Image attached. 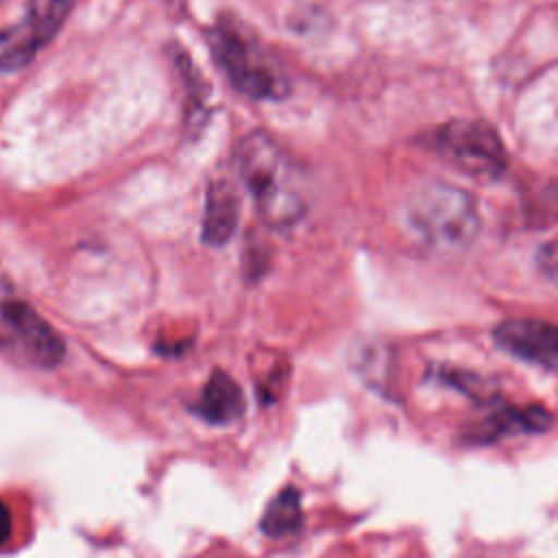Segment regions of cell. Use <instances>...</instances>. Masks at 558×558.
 Listing matches in <instances>:
<instances>
[{"label":"cell","mask_w":558,"mask_h":558,"mask_svg":"<svg viewBox=\"0 0 558 558\" xmlns=\"http://www.w3.org/2000/svg\"><path fill=\"white\" fill-rule=\"evenodd\" d=\"M235 168L268 227L290 229L301 222L307 211L305 183L272 135L264 131L246 133L235 148Z\"/></svg>","instance_id":"obj_1"},{"label":"cell","mask_w":558,"mask_h":558,"mask_svg":"<svg viewBox=\"0 0 558 558\" xmlns=\"http://www.w3.org/2000/svg\"><path fill=\"white\" fill-rule=\"evenodd\" d=\"M205 37L214 61L242 96L281 100L290 94V78L248 28L231 17H220Z\"/></svg>","instance_id":"obj_2"},{"label":"cell","mask_w":558,"mask_h":558,"mask_svg":"<svg viewBox=\"0 0 558 558\" xmlns=\"http://www.w3.org/2000/svg\"><path fill=\"white\" fill-rule=\"evenodd\" d=\"M414 233L436 251H462L480 233L475 198L449 183H427L410 201L408 209Z\"/></svg>","instance_id":"obj_3"},{"label":"cell","mask_w":558,"mask_h":558,"mask_svg":"<svg viewBox=\"0 0 558 558\" xmlns=\"http://www.w3.org/2000/svg\"><path fill=\"white\" fill-rule=\"evenodd\" d=\"M0 351L33 368H54L65 355L57 329L4 279H0Z\"/></svg>","instance_id":"obj_4"},{"label":"cell","mask_w":558,"mask_h":558,"mask_svg":"<svg viewBox=\"0 0 558 558\" xmlns=\"http://www.w3.org/2000/svg\"><path fill=\"white\" fill-rule=\"evenodd\" d=\"M425 146L469 177L499 179L508 170V153L499 133L482 120H449L429 131Z\"/></svg>","instance_id":"obj_5"},{"label":"cell","mask_w":558,"mask_h":558,"mask_svg":"<svg viewBox=\"0 0 558 558\" xmlns=\"http://www.w3.org/2000/svg\"><path fill=\"white\" fill-rule=\"evenodd\" d=\"M74 0H28L24 15L0 28V72H17L57 37Z\"/></svg>","instance_id":"obj_6"},{"label":"cell","mask_w":558,"mask_h":558,"mask_svg":"<svg viewBox=\"0 0 558 558\" xmlns=\"http://www.w3.org/2000/svg\"><path fill=\"white\" fill-rule=\"evenodd\" d=\"M495 342L510 355L556 368L558 366V325L534 318L504 320L493 329Z\"/></svg>","instance_id":"obj_7"},{"label":"cell","mask_w":558,"mask_h":558,"mask_svg":"<svg viewBox=\"0 0 558 558\" xmlns=\"http://www.w3.org/2000/svg\"><path fill=\"white\" fill-rule=\"evenodd\" d=\"M549 425H551V414L543 405H536V403L525 408L501 405L495 412H490L480 425L471 427L469 438L488 442L508 434H541L549 429Z\"/></svg>","instance_id":"obj_8"},{"label":"cell","mask_w":558,"mask_h":558,"mask_svg":"<svg viewBox=\"0 0 558 558\" xmlns=\"http://www.w3.org/2000/svg\"><path fill=\"white\" fill-rule=\"evenodd\" d=\"M240 216V198L235 187L225 181H211L205 196V211H203V227L201 235L203 242L209 246H222L231 240Z\"/></svg>","instance_id":"obj_9"},{"label":"cell","mask_w":558,"mask_h":558,"mask_svg":"<svg viewBox=\"0 0 558 558\" xmlns=\"http://www.w3.org/2000/svg\"><path fill=\"white\" fill-rule=\"evenodd\" d=\"M244 392L240 384L225 371H214L205 381L201 397L194 405V412L214 425H227L242 416L244 412Z\"/></svg>","instance_id":"obj_10"},{"label":"cell","mask_w":558,"mask_h":558,"mask_svg":"<svg viewBox=\"0 0 558 558\" xmlns=\"http://www.w3.org/2000/svg\"><path fill=\"white\" fill-rule=\"evenodd\" d=\"M33 534V501L26 490L0 486V554L15 551Z\"/></svg>","instance_id":"obj_11"},{"label":"cell","mask_w":558,"mask_h":558,"mask_svg":"<svg viewBox=\"0 0 558 558\" xmlns=\"http://www.w3.org/2000/svg\"><path fill=\"white\" fill-rule=\"evenodd\" d=\"M303 510H301V495L296 488L286 486L266 508L262 517V532L268 538H283L301 527Z\"/></svg>","instance_id":"obj_12"},{"label":"cell","mask_w":558,"mask_h":558,"mask_svg":"<svg viewBox=\"0 0 558 558\" xmlns=\"http://www.w3.org/2000/svg\"><path fill=\"white\" fill-rule=\"evenodd\" d=\"M532 218L538 225H547V222H556L558 220V179H554L534 201V209H532Z\"/></svg>","instance_id":"obj_13"},{"label":"cell","mask_w":558,"mask_h":558,"mask_svg":"<svg viewBox=\"0 0 558 558\" xmlns=\"http://www.w3.org/2000/svg\"><path fill=\"white\" fill-rule=\"evenodd\" d=\"M538 266L547 277L558 281V240H551L538 248Z\"/></svg>","instance_id":"obj_14"},{"label":"cell","mask_w":558,"mask_h":558,"mask_svg":"<svg viewBox=\"0 0 558 558\" xmlns=\"http://www.w3.org/2000/svg\"><path fill=\"white\" fill-rule=\"evenodd\" d=\"M203 558H248V556L238 551V549H233V547H229V545H218V547L209 549Z\"/></svg>","instance_id":"obj_15"}]
</instances>
